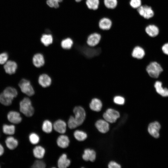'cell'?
Here are the masks:
<instances>
[{
  "label": "cell",
  "instance_id": "obj_16",
  "mask_svg": "<svg viewBox=\"0 0 168 168\" xmlns=\"http://www.w3.org/2000/svg\"><path fill=\"white\" fill-rule=\"evenodd\" d=\"M17 65L14 61L9 60L7 61L4 66L5 72L9 74L14 73L17 69Z\"/></svg>",
  "mask_w": 168,
  "mask_h": 168
},
{
  "label": "cell",
  "instance_id": "obj_42",
  "mask_svg": "<svg viewBox=\"0 0 168 168\" xmlns=\"http://www.w3.org/2000/svg\"><path fill=\"white\" fill-rule=\"evenodd\" d=\"M162 50L164 54L168 55V43H165L162 46Z\"/></svg>",
  "mask_w": 168,
  "mask_h": 168
},
{
  "label": "cell",
  "instance_id": "obj_31",
  "mask_svg": "<svg viewBox=\"0 0 168 168\" xmlns=\"http://www.w3.org/2000/svg\"><path fill=\"white\" fill-rule=\"evenodd\" d=\"M103 2L105 7L109 9H114L118 4V0H103Z\"/></svg>",
  "mask_w": 168,
  "mask_h": 168
},
{
  "label": "cell",
  "instance_id": "obj_27",
  "mask_svg": "<svg viewBox=\"0 0 168 168\" xmlns=\"http://www.w3.org/2000/svg\"><path fill=\"white\" fill-rule=\"evenodd\" d=\"M73 43L72 39L69 37H68L63 39L61 41L60 45L63 49H69L72 47Z\"/></svg>",
  "mask_w": 168,
  "mask_h": 168
},
{
  "label": "cell",
  "instance_id": "obj_26",
  "mask_svg": "<svg viewBox=\"0 0 168 168\" xmlns=\"http://www.w3.org/2000/svg\"><path fill=\"white\" fill-rule=\"evenodd\" d=\"M85 4L89 10L95 11L99 7L100 0H85Z\"/></svg>",
  "mask_w": 168,
  "mask_h": 168
},
{
  "label": "cell",
  "instance_id": "obj_4",
  "mask_svg": "<svg viewBox=\"0 0 168 168\" xmlns=\"http://www.w3.org/2000/svg\"><path fill=\"white\" fill-rule=\"evenodd\" d=\"M21 91L29 96H33L35 91L30 81L26 79H22L18 84Z\"/></svg>",
  "mask_w": 168,
  "mask_h": 168
},
{
  "label": "cell",
  "instance_id": "obj_23",
  "mask_svg": "<svg viewBox=\"0 0 168 168\" xmlns=\"http://www.w3.org/2000/svg\"><path fill=\"white\" fill-rule=\"evenodd\" d=\"M70 161L67 157L65 154H63L59 157L58 161V166L59 168H66L69 166Z\"/></svg>",
  "mask_w": 168,
  "mask_h": 168
},
{
  "label": "cell",
  "instance_id": "obj_24",
  "mask_svg": "<svg viewBox=\"0 0 168 168\" xmlns=\"http://www.w3.org/2000/svg\"><path fill=\"white\" fill-rule=\"evenodd\" d=\"M70 141L68 138L65 135H61L58 138L57 143L58 145L61 148H66L69 145Z\"/></svg>",
  "mask_w": 168,
  "mask_h": 168
},
{
  "label": "cell",
  "instance_id": "obj_18",
  "mask_svg": "<svg viewBox=\"0 0 168 168\" xmlns=\"http://www.w3.org/2000/svg\"><path fill=\"white\" fill-rule=\"evenodd\" d=\"M67 124L63 120L58 119L54 123L53 127L54 129L57 132L60 133H64L66 130Z\"/></svg>",
  "mask_w": 168,
  "mask_h": 168
},
{
  "label": "cell",
  "instance_id": "obj_12",
  "mask_svg": "<svg viewBox=\"0 0 168 168\" xmlns=\"http://www.w3.org/2000/svg\"><path fill=\"white\" fill-rule=\"evenodd\" d=\"M32 62L36 67L39 68L41 67L45 63V59L43 55L39 53L34 54L32 58Z\"/></svg>",
  "mask_w": 168,
  "mask_h": 168
},
{
  "label": "cell",
  "instance_id": "obj_8",
  "mask_svg": "<svg viewBox=\"0 0 168 168\" xmlns=\"http://www.w3.org/2000/svg\"><path fill=\"white\" fill-rule=\"evenodd\" d=\"M119 117V113L112 109H108L103 114V117L105 120L111 123L115 122Z\"/></svg>",
  "mask_w": 168,
  "mask_h": 168
},
{
  "label": "cell",
  "instance_id": "obj_9",
  "mask_svg": "<svg viewBox=\"0 0 168 168\" xmlns=\"http://www.w3.org/2000/svg\"><path fill=\"white\" fill-rule=\"evenodd\" d=\"M113 24L112 21L109 17L104 16L101 18L98 22V26L100 29L104 31L110 30Z\"/></svg>",
  "mask_w": 168,
  "mask_h": 168
},
{
  "label": "cell",
  "instance_id": "obj_2",
  "mask_svg": "<svg viewBox=\"0 0 168 168\" xmlns=\"http://www.w3.org/2000/svg\"><path fill=\"white\" fill-rule=\"evenodd\" d=\"M77 49L83 56L88 59H91L99 56L101 53V48L98 45L94 47L90 46L86 44H79L73 43L72 46Z\"/></svg>",
  "mask_w": 168,
  "mask_h": 168
},
{
  "label": "cell",
  "instance_id": "obj_14",
  "mask_svg": "<svg viewBox=\"0 0 168 168\" xmlns=\"http://www.w3.org/2000/svg\"><path fill=\"white\" fill-rule=\"evenodd\" d=\"M132 51L131 55L134 58L138 59H141L145 55L144 49L139 45H136L134 46Z\"/></svg>",
  "mask_w": 168,
  "mask_h": 168
},
{
  "label": "cell",
  "instance_id": "obj_17",
  "mask_svg": "<svg viewBox=\"0 0 168 168\" xmlns=\"http://www.w3.org/2000/svg\"><path fill=\"white\" fill-rule=\"evenodd\" d=\"M96 128L99 132L102 133L107 132L109 129V125L105 120L100 119L97 120L95 124Z\"/></svg>",
  "mask_w": 168,
  "mask_h": 168
},
{
  "label": "cell",
  "instance_id": "obj_45",
  "mask_svg": "<svg viewBox=\"0 0 168 168\" xmlns=\"http://www.w3.org/2000/svg\"></svg>",
  "mask_w": 168,
  "mask_h": 168
},
{
  "label": "cell",
  "instance_id": "obj_44",
  "mask_svg": "<svg viewBox=\"0 0 168 168\" xmlns=\"http://www.w3.org/2000/svg\"><path fill=\"white\" fill-rule=\"evenodd\" d=\"M83 0H75V1L76 2H77V3L83 1Z\"/></svg>",
  "mask_w": 168,
  "mask_h": 168
},
{
  "label": "cell",
  "instance_id": "obj_21",
  "mask_svg": "<svg viewBox=\"0 0 168 168\" xmlns=\"http://www.w3.org/2000/svg\"><path fill=\"white\" fill-rule=\"evenodd\" d=\"M89 107L92 110L98 112L100 111L102 107L101 101L99 99L94 98L91 101Z\"/></svg>",
  "mask_w": 168,
  "mask_h": 168
},
{
  "label": "cell",
  "instance_id": "obj_10",
  "mask_svg": "<svg viewBox=\"0 0 168 168\" xmlns=\"http://www.w3.org/2000/svg\"><path fill=\"white\" fill-rule=\"evenodd\" d=\"M145 31L150 37L155 38L159 34L160 29L156 25L154 24H149L145 27Z\"/></svg>",
  "mask_w": 168,
  "mask_h": 168
},
{
  "label": "cell",
  "instance_id": "obj_3",
  "mask_svg": "<svg viewBox=\"0 0 168 168\" xmlns=\"http://www.w3.org/2000/svg\"><path fill=\"white\" fill-rule=\"evenodd\" d=\"M20 110L26 116H32L34 112V109L32 105L30 100L27 97H24L20 103Z\"/></svg>",
  "mask_w": 168,
  "mask_h": 168
},
{
  "label": "cell",
  "instance_id": "obj_34",
  "mask_svg": "<svg viewBox=\"0 0 168 168\" xmlns=\"http://www.w3.org/2000/svg\"><path fill=\"white\" fill-rule=\"evenodd\" d=\"M53 125L51 122L49 120H44L42 126V129L44 132L49 133L52 131Z\"/></svg>",
  "mask_w": 168,
  "mask_h": 168
},
{
  "label": "cell",
  "instance_id": "obj_6",
  "mask_svg": "<svg viewBox=\"0 0 168 168\" xmlns=\"http://www.w3.org/2000/svg\"><path fill=\"white\" fill-rule=\"evenodd\" d=\"M136 10L139 15L146 19L152 18L155 14L152 7L147 4H142Z\"/></svg>",
  "mask_w": 168,
  "mask_h": 168
},
{
  "label": "cell",
  "instance_id": "obj_39",
  "mask_svg": "<svg viewBox=\"0 0 168 168\" xmlns=\"http://www.w3.org/2000/svg\"><path fill=\"white\" fill-rule=\"evenodd\" d=\"M114 102L118 105H123L125 103V99L122 96H115L113 99Z\"/></svg>",
  "mask_w": 168,
  "mask_h": 168
},
{
  "label": "cell",
  "instance_id": "obj_29",
  "mask_svg": "<svg viewBox=\"0 0 168 168\" xmlns=\"http://www.w3.org/2000/svg\"><path fill=\"white\" fill-rule=\"evenodd\" d=\"M13 99L6 95L3 92L0 94V102L5 106L11 105Z\"/></svg>",
  "mask_w": 168,
  "mask_h": 168
},
{
  "label": "cell",
  "instance_id": "obj_13",
  "mask_svg": "<svg viewBox=\"0 0 168 168\" xmlns=\"http://www.w3.org/2000/svg\"><path fill=\"white\" fill-rule=\"evenodd\" d=\"M38 82L39 84L43 87H47L49 86L52 83V79L46 73H42L38 77Z\"/></svg>",
  "mask_w": 168,
  "mask_h": 168
},
{
  "label": "cell",
  "instance_id": "obj_11",
  "mask_svg": "<svg viewBox=\"0 0 168 168\" xmlns=\"http://www.w3.org/2000/svg\"><path fill=\"white\" fill-rule=\"evenodd\" d=\"M161 128V125L159 123L155 121L149 124L148 131L149 133L153 137L157 138L159 136V131Z\"/></svg>",
  "mask_w": 168,
  "mask_h": 168
},
{
  "label": "cell",
  "instance_id": "obj_19",
  "mask_svg": "<svg viewBox=\"0 0 168 168\" xmlns=\"http://www.w3.org/2000/svg\"><path fill=\"white\" fill-rule=\"evenodd\" d=\"M82 157L84 161L93 162L96 158V153L93 150L86 149L84 151Z\"/></svg>",
  "mask_w": 168,
  "mask_h": 168
},
{
  "label": "cell",
  "instance_id": "obj_32",
  "mask_svg": "<svg viewBox=\"0 0 168 168\" xmlns=\"http://www.w3.org/2000/svg\"><path fill=\"white\" fill-rule=\"evenodd\" d=\"M2 130L4 133L9 135L13 134L15 131V127L13 125L4 124L2 127Z\"/></svg>",
  "mask_w": 168,
  "mask_h": 168
},
{
  "label": "cell",
  "instance_id": "obj_43",
  "mask_svg": "<svg viewBox=\"0 0 168 168\" xmlns=\"http://www.w3.org/2000/svg\"><path fill=\"white\" fill-rule=\"evenodd\" d=\"M4 152V149L2 145L0 143V156L3 155Z\"/></svg>",
  "mask_w": 168,
  "mask_h": 168
},
{
  "label": "cell",
  "instance_id": "obj_15",
  "mask_svg": "<svg viewBox=\"0 0 168 168\" xmlns=\"http://www.w3.org/2000/svg\"><path fill=\"white\" fill-rule=\"evenodd\" d=\"M7 118L9 122L14 124H18L22 121L20 113L16 111H10L7 114Z\"/></svg>",
  "mask_w": 168,
  "mask_h": 168
},
{
  "label": "cell",
  "instance_id": "obj_7",
  "mask_svg": "<svg viewBox=\"0 0 168 168\" xmlns=\"http://www.w3.org/2000/svg\"><path fill=\"white\" fill-rule=\"evenodd\" d=\"M101 38V35L99 33L96 32L91 33L87 36L86 43L90 46L95 47L99 44Z\"/></svg>",
  "mask_w": 168,
  "mask_h": 168
},
{
  "label": "cell",
  "instance_id": "obj_33",
  "mask_svg": "<svg viewBox=\"0 0 168 168\" xmlns=\"http://www.w3.org/2000/svg\"><path fill=\"white\" fill-rule=\"evenodd\" d=\"M74 136L77 140L80 141L84 140L87 137V135L86 133L79 130H77L74 132Z\"/></svg>",
  "mask_w": 168,
  "mask_h": 168
},
{
  "label": "cell",
  "instance_id": "obj_35",
  "mask_svg": "<svg viewBox=\"0 0 168 168\" xmlns=\"http://www.w3.org/2000/svg\"><path fill=\"white\" fill-rule=\"evenodd\" d=\"M63 0H46V3L47 5L51 8H57L59 7L60 3Z\"/></svg>",
  "mask_w": 168,
  "mask_h": 168
},
{
  "label": "cell",
  "instance_id": "obj_36",
  "mask_svg": "<svg viewBox=\"0 0 168 168\" xmlns=\"http://www.w3.org/2000/svg\"><path fill=\"white\" fill-rule=\"evenodd\" d=\"M129 4L132 8L137 9L142 5V0H129Z\"/></svg>",
  "mask_w": 168,
  "mask_h": 168
},
{
  "label": "cell",
  "instance_id": "obj_22",
  "mask_svg": "<svg viewBox=\"0 0 168 168\" xmlns=\"http://www.w3.org/2000/svg\"><path fill=\"white\" fill-rule=\"evenodd\" d=\"M40 41L44 46H48L53 43V36L50 34L43 33L40 37Z\"/></svg>",
  "mask_w": 168,
  "mask_h": 168
},
{
  "label": "cell",
  "instance_id": "obj_30",
  "mask_svg": "<svg viewBox=\"0 0 168 168\" xmlns=\"http://www.w3.org/2000/svg\"><path fill=\"white\" fill-rule=\"evenodd\" d=\"M3 92L13 99L17 96L18 94L16 89L12 87H7L4 89Z\"/></svg>",
  "mask_w": 168,
  "mask_h": 168
},
{
  "label": "cell",
  "instance_id": "obj_38",
  "mask_svg": "<svg viewBox=\"0 0 168 168\" xmlns=\"http://www.w3.org/2000/svg\"><path fill=\"white\" fill-rule=\"evenodd\" d=\"M45 167V163L43 161L40 160L35 161L31 166L33 168H44Z\"/></svg>",
  "mask_w": 168,
  "mask_h": 168
},
{
  "label": "cell",
  "instance_id": "obj_41",
  "mask_svg": "<svg viewBox=\"0 0 168 168\" xmlns=\"http://www.w3.org/2000/svg\"><path fill=\"white\" fill-rule=\"evenodd\" d=\"M108 167L109 168H120L121 166L120 165L114 161H111L109 164Z\"/></svg>",
  "mask_w": 168,
  "mask_h": 168
},
{
  "label": "cell",
  "instance_id": "obj_20",
  "mask_svg": "<svg viewBox=\"0 0 168 168\" xmlns=\"http://www.w3.org/2000/svg\"><path fill=\"white\" fill-rule=\"evenodd\" d=\"M156 92L161 96L163 97L168 96V89L164 88L162 86V83L160 81H156L154 85Z\"/></svg>",
  "mask_w": 168,
  "mask_h": 168
},
{
  "label": "cell",
  "instance_id": "obj_5",
  "mask_svg": "<svg viewBox=\"0 0 168 168\" xmlns=\"http://www.w3.org/2000/svg\"><path fill=\"white\" fill-rule=\"evenodd\" d=\"M146 70L149 75L153 78L158 77L163 71L161 66L156 62H153L150 63L147 66Z\"/></svg>",
  "mask_w": 168,
  "mask_h": 168
},
{
  "label": "cell",
  "instance_id": "obj_25",
  "mask_svg": "<svg viewBox=\"0 0 168 168\" xmlns=\"http://www.w3.org/2000/svg\"><path fill=\"white\" fill-rule=\"evenodd\" d=\"M5 142L6 146L10 150H13L16 148L18 144L17 140L12 136L7 137Z\"/></svg>",
  "mask_w": 168,
  "mask_h": 168
},
{
  "label": "cell",
  "instance_id": "obj_37",
  "mask_svg": "<svg viewBox=\"0 0 168 168\" xmlns=\"http://www.w3.org/2000/svg\"><path fill=\"white\" fill-rule=\"evenodd\" d=\"M29 139L31 143L35 144L38 143L40 141L39 136L36 133H32L29 136Z\"/></svg>",
  "mask_w": 168,
  "mask_h": 168
},
{
  "label": "cell",
  "instance_id": "obj_1",
  "mask_svg": "<svg viewBox=\"0 0 168 168\" xmlns=\"http://www.w3.org/2000/svg\"><path fill=\"white\" fill-rule=\"evenodd\" d=\"M73 112L75 116H71L68 123V127L71 129L75 128L82 124L86 117L85 110L81 106H75Z\"/></svg>",
  "mask_w": 168,
  "mask_h": 168
},
{
  "label": "cell",
  "instance_id": "obj_40",
  "mask_svg": "<svg viewBox=\"0 0 168 168\" xmlns=\"http://www.w3.org/2000/svg\"><path fill=\"white\" fill-rule=\"evenodd\" d=\"M8 57V54L6 52L2 53L0 54V64H2L5 63L7 60Z\"/></svg>",
  "mask_w": 168,
  "mask_h": 168
},
{
  "label": "cell",
  "instance_id": "obj_28",
  "mask_svg": "<svg viewBox=\"0 0 168 168\" xmlns=\"http://www.w3.org/2000/svg\"><path fill=\"white\" fill-rule=\"evenodd\" d=\"M45 153V149L41 146H37L33 150L34 156L35 157L39 159L43 158Z\"/></svg>",
  "mask_w": 168,
  "mask_h": 168
}]
</instances>
